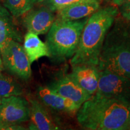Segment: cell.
Masks as SVG:
<instances>
[{"instance_id":"obj_1","label":"cell","mask_w":130,"mask_h":130,"mask_svg":"<svg viewBox=\"0 0 130 130\" xmlns=\"http://www.w3.org/2000/svg\"><path fill=\"white\" fill-rule=\"evenodd\" d=\"M77 119L87 130H125L130 121V105L95 93L81 105Z\"/></svg>"},{"instance_id":"obj_2","label":"cell","mask_w":130,"mask_h":130,"mask_svg":"<svg viewBox=\"0 0 130 130\" xmlns=\"http://www.w3.org/2000/svg\"><path fill=\"white\" fill-rule=\"evenodd\" d=\"M119 14L115 6L99 9L88 18L81 32L78 48L70 59L71 66L98 64L104 42Z\"/></svg>"},{"instance_id":"obj_3","label":"cell","mask_w":130,"mask_h":130,"mask_svg":"<svg viewBox=\"0 0 130 130\" xmlns=\"http://www.w3.org/2000/svg\"><path fill=\"white\" fill-rule=\"evenodd\" d=\"M124 19V18H123ZM98 68L130 78V22L115 19L104 42Z\"/></svg>"},{"instance_id":"obj_4","label":"cell","mask_w":130,"mask_h":130,"mask_svg":"<svg viewBox=\"0 0 130 130\" xmlns=\"http://www.w3.org/2000/svg\"><path fill=\"white\" fill-rule=\"evenodd\" d=\"M88 18L74 21L56 18L47 32L45 40L49 58L52 61L63 63L74 56Z\"/></svg>"},{"instance_id":"obj_5","label":"cell","mask_w":130,"mask_h":130,"mask_svg":"<svg viewBox=\"0 0 130 130\" xmlns=\"http://www.w3.org/2000/svg\"><path fill=\"white\" fill-rule=\"evenodd\" d=\"M0 53L3 68L8 74L22 81L30 78L31 64L21 43L12 40Z\"/></svg>"},{"instance_id":"obj_6","label":"cell","mask_w":130,"mask_h":130,"mask_svg":"<svg viewBox=\"0 0 130 130\" xmlns=\"http://www.w3.org/2000/svg\"><path fill=\"white\" fill-rule=\"evenodd\" d=\"M95 93L130 105V78L107 71H100L98 86Z\"/></svg>"},{"instance_id":"obj_7","label":"cell","mask_w":130,"mask_h":130,"mask_svg":"<svg viewBox=\"0 0 130 130\" xmlns=\"http://www.w3.org/2000/svg\"><path fill=\"white\" fill-rule=\"evenodd\" d=\"M30 103L21 96H11L1 99L0 122L21 124L30 120Z\"/></svg>"},{"instance_id":"obj_8","label":"cell","mask_w":130,"mask_h":130,"mask_svg":"<svg viewBox=\"0 0 130 130\" xmlns=\"http://www.w3.org/2000/svg\"><path fill=\"white\" fill-rule=\"evenodd\" d=\"M22 24L28 32L37 35H45L56 19L54 12L46 6L32 9L24 14Z\"/></svg>"},{"instance_id":"obj_9","label":"cell","mask_w":130,"mask_h":130,"mask_svg":"<svg viewBox=\"0 0 130 130\" xmlns=\"http://www.w3.org/2000/svg\"><path fill=\"white\" fill-rule=\"evenodd\" d=\"M46 86L80 106L92 96L81 88L69 74L57 78Z\"/></svg>"},{"instance_id":"obj_10","label":"cell","mask_w":130,"mask_h":130,"mask_svg":"<svg viewBox=\"0 0 130 130\" xmlns=\"http://www.w3.org/2000/svg\"><path fill=\"white\" fill-rule=\"evenodd\" d=\"M37 100L47 108L59 112L75 113L80 105L69 99L53 92L46 86H40L37 89Z\"/></svg>"},{"instance_id":"obj_11","label":"cell","mask_w":130,"mask_h":130,"mask_svg":"<svg viewBox=\"0 0 130 130\" xmlns=\"http://www.w3.org/2000/svg\"><path fill=\"white\" fill-rule=\"evenodd\" d=\"M100 71L98 66L94 65H75L72 66L69 75L86 92L93 95L98 86Z\"/></svg>"},{"instance_id":"obj_12","label":"cell","mask_w":130,"mask_h":130,"mask_svg":"<svg viewBox=\"0 0 130 130\" xmlns=\"http://www.w3.org/2000/svg\"><path fill=\"white\" fill-rule=\"evenodd\" d=\"M30 119L29 129L37 130H56L60 128L49 113L48 109L37 98L30 97Z\"/></svg>"},{"instance_id":"obj_13","label":"cell","mask_w":130,"mask_h":130,"mask_svg":"<svg viewBox=\"0 0 130 130\" xmlns=\"http://www.w3.org/2000/svg\"><path fill=\"white\" fill-rule=\"evenodd\" d=\"M12 14L0 5V52L12 40L21 43L23 36L14 24Z\"/></svg>"},{"instance_id":"obj_14","label":"cell","mask_w":130,"mask_h":130,"mask_svg":"<svg viewBox=\"0 0 130 130\" xmlns=\"http://www.w3.org/2000/svg\"><path fill=\"white\" fill-rule=\"evenodd\" d=\"M101 1L76 3L57 11V18L65 20H79L88 17L100 9Z\"/></svg>"},{"instance_id":"obj_15","label":"cell","mask_w":130,"mask_h":130,"mask_svg":"<svg viewBox=\"0 0 130 130\" xmlns=\"http://www.w3.org/2000/svg\"><path fill=\"white\" fill-rule=\"evenodd\" d=\"M31 64L43 57H49V51L45 42H42L38 35L27 32L24 37L22 45Z\"/></svg>"},{"instance_id":"obj_16","label":"cell","mask_w":130,"mask_h":130,"mask_svg":"<svg viewBox=\"0 0 130 130\" xmlns=\"http://www.w3.org/2000/svg\"><path fill=\"white\" fill-rule=\"evenodd\" d=\"M23 93L22 86L12 75L0 71V98L1 99L11 96H21Z\"/></svg>"},{"instance_id":"obj_17","label":"cell","mask_w":130,"mask_h":130,"mask_svg":"<svg viewBox=\"0 0 130 130\" xmlns=\"http://www.w3.org/2000/svg\"><path fill=\"white\" fill-rule=\"evenodd\" d=\"M35 4L34 0H4V6L14 18L24 15Z\"/></svg>"},{"instance_id":"obj_18","label":"cell","mask_w":130,"mask_h":130,"mask_svg":"<svg viewBox=\"0 0 130 130\" xmlns=\"http://www.w3.org/2000/svg\"><path fill=\"white\" fill-rule=\"evenodd\" d=\"M85 1H101V0H44L45 6L53 12H57L63 8L76 3Z\"/></svg>"},{"instance_id":"obj_19","label":"cell","mask_w":130,"mask_h":130,"mask_svg":"<svg viewBox=\"0 0 130 130\" xmlns=\"http://www.w3.org/2000/svg\"><path fill=\"white\" fill-rule=\"evenodd\" d=\"M26 128L20 124H12L0 122V130H24Z\"/></svg>"},{"instance_id":"obj_20","label":"cell","mask_w":130,"mask_h":130,"mask_svg":"<svg viewBox=\"0 0 130 130\" xmlns=\"http://www.w3.org/2000/svg\"><path fill=\"white\" fill-rule=\"evenodd\" d=\"M120 12L123 18L130 22V2L120 6Z\"/></svg>"},{"instance_id":"obj_21","label":"cell","mask_w":130,"mask_h":130,"mask_svg":"<svg viewBox=\"0 0 130 130\" xmlns=\"http://www.w3.org/2000/svg\"><path fill=\"white\" fill-rule=\"evenodd\" d=\"M115 6H121L123 4L130 2V0H106Z\"/></svg>"},{"instance_id":"obj_22","label":"cell","mask_w":130,"mask_h":130,"mask_svg":"<svg viewBox=\"0 0 130 130\" xmlns=\"http://www.w3.org/2000/svg\"><path fill=\"white\" fill-rule=\"evenodd\" d=\"M3 70H4V68H3L2 58H1V53H0V71H2Z\"/></svg>"},{"instance_id":"obj_23","label":"cell","mask_w":130,"mask_h":130,"mask_svg":"<svg viewBox=\"0 0 130 130\" xmlns=\"http://www.w3.org/2000/svg\"><path fill=\"white\" fill-rule=\"evenodd\" d=\"M125 130H130V121L129 122V123H128L127 126H126Z\"/></svg>"},{"instance_id":"obj_24","label":"cell","mask_w":130,"mask_h":130,"mask_svg":"<svg viewBox=\"0 0 130 130\" xmlns=\"http://www.w3.org/2000/svg\"><path fill=\"white\" fill-rule=\"evenodd\" d=\"M35 1V3H41V2H43L44 0H34Z\"/></svg>"},{"instance_id":"obj_25","label":"cell","mask_w":130,"mask_h":130,"mask_svg":"<svg viewBox=\"0 0 130 130\" xmlns=\"http://www.w3.org/2000/svg\"><path fill=\"white\" fill-rule=\"evenodd\" d=\"M1 98H0V103H1Z\"/></svg>"}]
</instances>
